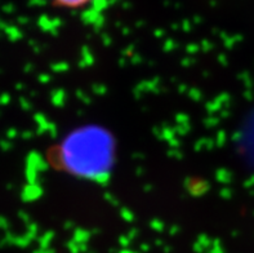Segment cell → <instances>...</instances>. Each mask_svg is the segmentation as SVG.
I'll return each instance as SVG.
<instances>
[{"instance_id":"6da1fadb","label":"cell","mask_w":254,"mask_h":253,"mask_svg":"<svg viewBox=\"0 0 254 253\" xmlns=\"http://www.w3.org/2000/svg\"><path fill=\"white\" fill-rule=\"evenodd\" d=\"M58 163L71 174L96 178L109 173L114 157L113 137L100 127L74 131L58 148Z\"/></svg>"},{"instance_id":"7a4b0ae2","label":"cell","mask_w":254,"mask_h":253,"mask_svg":"<svg viewBox=\"0 0 254 253\" xmlns=\"http://www.w3.org/2000/svg\"><path fill=\"white\" fill-rule=\"evenodd\" d=\"M55 8L64 10H80L87 8L94 0H48Z\"/></svg>"}]
</instances>
